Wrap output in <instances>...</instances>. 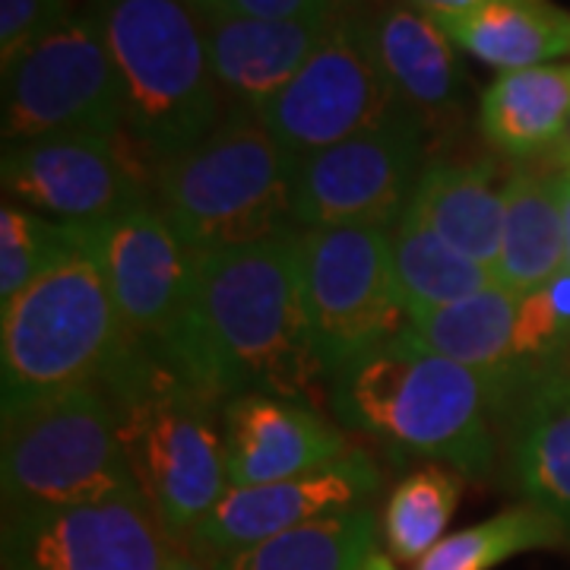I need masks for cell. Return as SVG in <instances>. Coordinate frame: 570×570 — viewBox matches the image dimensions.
<instances>
[{"label": "cell", "instance_id": "36", "mask_svg": "<svg viewBox=\"0 0 570 570\" xmlns=\"http://www.w3.org/2000/svg\"><path fill=\"white\" fill-rule=\"evenodd\" d=\"M362 570H396V564L390 561L387 554H381V551H374L371 558H367V564Z\"/></svg>", "mask_w": 570, "mask_h": 570}, {"label": "cell", "instance_id": "18", "mask_svg": "<svg viewBox=\"0 0 570 570\" xmlns=\"http://www.w3.org/2000/svg\"><path fill=\"white\" fill-rule=\"evenodd\" d=\"M340 17V13H336ZM333 20H254L235 13L204 17L209 67L225 108L261 115L311 61Z\"/></svg>", "mask_w": 570, "mask_h": 570}, {"label": "cell", "instance_id": "25", "mask_svg": "<svg viewBox=\"0 0 570 570\" xmlns=\"http://www.w3.org/2000/svg\"><path fill=\"white\" fill-rule=\"evenodd\" d=\"M390 257L396 298L406 321L456 305L494 285V273L489 266L469 261L444 238H438L409 206L393 225Z\"/></svg>", "mask_w": 570, "mask_h": 570}, {"label": "cell", "instance_id": "28", "mask_svg": "<svg viewBox=\"0 0 570 570\" xmlns=\"http://www.w3.org/2000/svg\"><path fill=\"white\" fill-rule=\"evenodd\" d=\"M460 504V479L450 469L428 463L409 472L387 498L384 542L396 561L419 564L428 551L444 542L450 520Z\"/></svg>", "mask_w": 570, "mask_h": 570}, {"label": "cell", "instance_id": "3", "mask_svg": "<svg viewBox=\"0 0 570 570\" xmlns=\"http://www.w3.org/2000/svg\"><path fill=\"white\" fill-rule=\"evenodd\" d=\"M118 67L127 134L153 165L200 142L225 102L200 13L187 0H82Z\"/></svg>", "mask_w": 570, "mask_h": 570}, {"label": "cell", "instance_id": "26", "mask_svg": "<svg viewBox=\"0 0 570 570\" xmlns=\"http://www.w3.org/2000/svg\"><path fill=\"white\" fill-rule=\"evenodd\" d=\"M377 551V517L367 508L330 513L250 549L206 561L209 570H362Z\"/></svg>", "mask_w": 570, "mask_h": 570}, {"label": "cell", "instance_id": "30", "mask_svg": "<svg viewBox=\"0 0 570 570\" xmlns=\"http://www.w3.org/2000/svg\"><path fill=\"white\" fill-rule=\"evenodd\" d=\"M570 352V266L554 279L520 298L513 365L520 384L551 377V367Z\"/></svg>", "mask_w": 570, "mask_h": 570}, {"label": "cell", "instance_id": "32", "mask_svg": "<svg viewBox=\"0 0 570 570\" xmlns=\"http://www.w3.org/2000/svg\"><path fill=\"white\" fill-rule=\"evenodd\" d=\"M219 13L254 20H333L343 0H219Z\"/></svg>", "mask_w": 570, "mask_h": 570}, {"label": "cell", "instance_id": "16", "mask_svg": "<svg viewBox=\"0 0 570 570\" xmlns=\"http://www.w3.org/2000/svg\"><path fill=\"white\" fill-rule=\"evenodd\" d=\"M228 489L269 485L346 463L358 450L305 403L245 393L223 406Z\"/></svg>", "mask_w": 570, "mask_h": 570}, {"label": "cell", "instance_id": "9", "mask_svg": "<svg viewBox=\"0 0 570 570\" xmlns=\"http://www.w3.org/2000/svg\"><path fill=\"white\" fill-rule=\"evenodd\" d=\"M124 130V82L89 13L77 10L61 29L3 67V146Z\"/></svg>", "mask_w": 570, "mask_h": 570}, {"label": "cell", "instance_id": "34", "mask_svg": "<svg viewBox=\"0 0 570 570\" xmlns=\"http://www.w3.org/2000/svg\"><path fill=\"white\" fill-rule=\"evenodd\" d=\"M558 194H561V216H564V245H568V266H570V168L558 175Z\"/></svg>", "mask_w": 570, "mask_h": 570}, {"label": "cell", "instance_id": "8", "mask_svg": "<svg viewBox=\"0 0 570 570\" xmlns=\"http://www.w3.org/2000/svg\"><path fill=\"white\" fill-rule=\"evenodd\" d=\"M302 295L326 377L340 384L396 340L406 314L393 285L387 228H302Z\"/></svg>", "mask_w": 570, "mask_h": 570}, {"label": "cell", "instance_id": "11", "mask_svg": "<svg viewBox=\"0 0 570 570\" xmlns=\"http://www.w3.org/2000/svg\"><path fill=\"white\" fill-rule=\"evenodd\" d=\"M61 225L70 242L99 266L121 317L124 343L163 346L181 321L197 257L163 206L142 200L96 223Z\"/></svg>", "mask_w": 570, "mask_h": 570}, {"label": "cell", "instance_id": "37", "mask_svg": "<svg viewBox=\"0 0 570 570\" xmlns=\"http://www.w3.org/2000/svg\"><path fill=\"white\" fill-rule=\"evenodd\" d=\"M197 13H200V20L204 17H213V13H219V0H187Z\"/></svg>", "mask_w": 570, "mask_h": 570}, {"label": "cell", "instance_id": "23", "mask_svg": "<svg viewBox=\"0 0 570 570\" xmlns=\"http://www.w3.org/2000/svg\"><path fill=\"white\" fill-rule=\"evenodd\" d=\"M482 134L513 159L564 140L570 127V63H542L501 73L482 96Z\"/></svg>", "mask_w": 570, "mask_h": 570}, {"label": "cell", "instance_id": "27", "mask_svg": "<svg viewBox=\"0 0 570 570\" xmlns=\"http://www.w3.org/2000/svg\"><path fill=\"white\" fill-rule=\"evenodd\" d=\"M568 546L558 520L535 504L501 510L469 530L444 535V542L415 564V570H494L504 561L535 549Z\"/></svg>", "mask_w": 570, "mask_h": 570}, {"label": "cell", "instance_id": "38", "mask_svg": "<svg viewBox=\"0 0 570 570\" xmlns=\"http://www.w3.org/2000/svg\"><path fill=\"white\" fill-rule=\"evenodd\" d=\"M554 149H558V159L570 168V127H568V134H564V140L558 142Z\"/></svg>", "mask_w": 570, "mask_h": 570}, {"label": "cell", "instance_id": "12", "mask_svg": "<svg viewBox=\"0 0 570 570\" xmlns=\"http://www.w3.org/2000/svg\"><path fill=\"white\" fill-rule=\"evenodd\" d=\"M393 108H400V102L371 61L352 13L343 7L311 61L276 99L266 102L261 121L295 165L384 121Z\"/></svg>", "mask_w": 570, "mask_h": 570}, {"label": "cell", "instance_id": "1", "mask_svg": "<svg viewBox=\"0 0 570 570\" xmlns=\"http://www.w3.org/2000/svg\"><path fill=\"white\" fill-rule=\"evenodd\" d=\"M298 235L194 257L181 321L156 348L219 406L245 393L311 406L321 393L326 371L307 326Z\"/></svg>", "mask_w": 570, "mask_h": 570}, {"label": "cell", "instance_id": "7", "mask_svg": "<svg viewBox=\"0 0 570 570\" xmlns=\"http://www.w3.org/2000/svg\"><path fill=\"white\" fill-rule=\"evenodd\" d=\"M0 307L3 406L99 384L124 346L111 292L80 247Z\"/></svg>", "mask_w": 570, "mask_h": 570}, {"label": "cell", "instance_id": "33", "mask_svg": "<svg viewBox=\"0 0 570 570\" xmlns=\"http://www.w3.org/2000/svg\"><path fill=\"white\" fill-rule=\"evenodd\" d=\"M409 3H415L419 10L431 13L434 20H450V17H463L469 10L482 7L485 0H409Z\"/></svg>", "mask_w": 570, "mask_h": 570}, {"label": "cell", "instance_id": "19", "mask_svg": "<svg viewBox=\"0 0 570 570\" xmlns=\"http://www.w3.org/2000/svg\"><path fill=\"white\" fill-rule=\"evenodd\" d=\"M517 305L520 298L510 295L504 285L494 283L456 305L406 321L390 346L438 355L453 365L475 371L479 377L489 381L494 400L501 406L508 393L520 387L517 365H513Z\"/></svg>", "mask_w": 570, "mask_h": 570}, {"label": "cell", "instance_id": "14", "mask_svg": "<svg viewBox=\"0 0 570 570\" xmlns=\"http://www.w3.org/2000/svg\"><path fill=\"white\" fill-rule=\"evenodd\" d=\"M3 190L55 223H96L153 200L121 134H61L3 146Z\"/></svg>", "mask_w": 570, "mask_h": 570}, {"label": "cell", "instance_id": "5", "mask_svg": "<svg viewBox=\"0 0 570 570\" xmlns=\"http://www.w3.org/2000/svg\"><path fill=\"white\" fill-rule=\"evenodd\" d=\"M340 415L400 456H425L463 475L494 460L489 409L494 390L475 371L387 346L340 384Z\"/></svg>", "mask_w": 570, "mask_h": 570}, {"label": "cell", "instance_id": "10", "mask_svg": "<svg viewBox=\"0 0 570 570\" xmlns=\"http://www.w3.org/2000/svg\"><path fill=\"white\" fill-rule=\"evenodd\" d=\"M425 121L393 108L384 121L292 165V204L298 228L393 225L419 181Z\"/></svg>", "mask_w": 570, "mask_h": 570}, {"label": "cell", "instance_id": "13", "mask_svg": "<svg viewBox=\"0 0 570 570\" xmlns=\"http://www.w3.org/2000/svg\"><path fill=\"white\" fill-rule=\"evenodd\" d=\"M178 546L140 491L3 520L7 570H165Z\"/></svg>", "mask_w": 570, "mask_h": 570}, {"label": "cell", "instance_id": "15", "mask_svg": "<svg viewBox=\"0 0 570 570\" xmlns=\"http://www.w3.org/2000/svg\"><path fill=\"white\" fill-rule=\"evenodd\" d=\"M377 489L381 472L367 460V453L358 450L346 463L311 475L228 489L223 501L184 539V546L204 561L225 558L232 551L250 549L257 542L298 530L330 513L367 508Z\"/></svg>", "mask_w": 570, "mask_h": 570}, {"label": "cell", "instance_id": "20", "mask_svg": "<svg viewBox=\"0 0 570 570\" xmlns=\"http://www.w3.org/2000/svg\"><path fill=\"white\" fill-rule=\"evenodd\" d=\"M406 206L438 238L494 273L504 228V190L494 187V165H428Z\"/></svg>", "mask_w": 570, "mask_h": 570}, {"label": "cell", "instance_id": "24", "mask_svg": "<svg viewBox=\"0 0 570 570\" xmlns=\"http://www.w3.org/2000/svg\"><path fill=\"white\" fill-rule=\"evenodd\" d=\"M513 472L527 501L558 520L570 546V377L532 387L517 419Z\"/></svg>", "mask_w": 570, "mask_h": 570}, {"label": "cell", "instance_id": "17", "mask_svg": "<svg viewBox=\"0 0 570 570\" xmlns=\"http://www.w3.org/2000/svg\"><path fill=\"white\" fill-rule=\"evenodd\" d=\"M348 13L393 99L425 124L444 121L460 105L463 73L441 22L409 0H365Z\"/></svg>", "mask_w": 570, "mask_h": 570}, {"label": "cell", "instance_id": "31", "mask_svg": "<svg viewBox=\"0 0 570 570\" xmlns=\"http://www.w3.org/2000/svg\"><path fill=\"white\" fill-rule=\"evenodd\" d=\"M73 17V0H0V61L22 58Z\"/></svg>", "mask_w": 570, "mask_h": 570}, {"label": "cell", "instance_id": "21", "mask_svg": "<svg viewBox=\"0 0 570 570\" xmlns=\"http://www.w3.org/2000/svg\"><path fill=\"white\" fill-rule=\"evenodd\" d=\"M568 269L558 175L517 171L504 184V228L494 283L523 298Z\"/></svg>", "mask_w": 570, "mask_h": 570}, {"label": "cell", "instance_id": "29", "mask_svg": "<svg viewBox=\"0 0 570 570\" xmlns=\"http://www.w3.org/2000/svg\"><path fill=\"white\" fill-rule=\"evenodd\" d=\"M77 245L67 228L45 219L26 206L7 204L0 209V305L13 302L22 288L41 279L51 266L70 257Z\"/></svg>", "mask_w": 570, "mask_h": 570}, {"label": "cell", "instance_id": "22", "mask_svg": "<svg viewBox=\"0 0 570 570\" xmlns=\"http://www.w3.org/2000/svg\"><path fill=\"white\" fill-rule=\"evenodd\" d=\"M438 22L453 45L504 73L542 67L570 51V13L549 0H485L463 17Z\"/></svg>", "mask_w": 570, "mask_h": 570}, {"label": "cell", "instance_id": "6", "mask_svg": "<svg viewBox=\"0 0 570 570\" xmlns=\"http://www.w3.org/2000/svg\"><path fill=\"white\" fill-rule=\"evenodd\" d=\"M0 482L3 520L140 491L99 384L3 406Z\"/></svg>", "mask_w": 570, "mask_h": 570}, {"label": "cell", "instance_id": "35", "mask_svg": "<svg viewBox=\"0 0 570 570\" xmlns=\"http://www.w3.org/2000/svg\"><path fill=\"white\" fill-rule=\"evenodd\" d=\"M165 570H209V568H206L204 558H197V554L187 549V546H178L175 554L168 558V568Z\"/></svg>", "mask_w": 570, "mask_h": 570}, {"label": "cell", "instance_id": "4", "mask_svg": "<svg viewBox=\"0 0 570 570\" xmlns=\"http://www.w3.org/2000/svg\"><path fill=\"white\" fill-rule=\"evenodd\" d=\"M153 190L194 254L273 242L292 232V163L261 115L225 108L204 140L153 165Z\"/></svg>", "mask_w": 570, "mask_h": 570}, {"label": "cell", "instance_id": "2", "mask_svg": "<svg viewBox=\"0 0 570 570\" xmlns=\"http://www.w3.org/2000/svg\"><path fill=\"white\" fill-rule=\"evenodd\" d=\"M99 387L115 409L137 489L184 546L228 491L219 403L187 384L159 348L134 343H124Z\"/></svg>", "mask_w": 570, "mask_h": 570}]
</instances>
